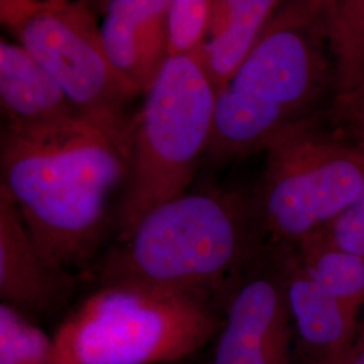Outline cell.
<instances>
[{"label": "cell", "instance_id": "cell-1", "mask_svg": "<svg viewBox=\"0 0 364 364\" xmlns=\"http://www.w3.org/2000/svg\"><path fill=\"white\" fill-rule=\"evenodd\" d=\"M0 185L19 209L41 252L70 273L97 254L108 200L127 158L91 122L42 131L1 126Z\"/></svg>", "mask_w": 364, "mask_h": 364}, {"label": "cell", "instance_id": "cell-2", "mask_svg": "<svg viewBox=\"0 0 364 364\" xmlns=\"http://www.w3.org/2000/svg\"><path fill=\"white\" fill-rule=\"evenodd\" d=\"M269 245L252 193H183L146 213L105 252L99 287L124 285L223 301Z\"/></svg>", "mask_w": 364, "mask_h": 364}, {"label": "cell", "instance_id": "cell-3", "mask_svg": "<svg viewBox=\"0 0 364 364\" xmlns=\"http://www.w3.org/2000/svg\"><path fill=\"white\" fill-rule=\"evenodd\" d=\"M333 95L317 0L281 1L247 58L216 92L205 158L223 164L263 151L279 132L324 112Z\"/></svg>", "mask_w": 364, "mask_h": 364}, {"label": "cell", "instance_id": "cell-4", "mask_svg": "<svg viewBox=\"0 0 364 364\" xmlns=\"http://www.w3.org/2000/svg\"><path fill=\"white\" fill-rule=\"evenodd\" d=\"M218 299L181 291L105 285L53 336L52 364H164L204 348L219 332Z\"/></svg>", "mask_w": 364, "mask_h": 364}, {"label": "cell", "instance_id": "cell-5", "mask_svg": "<svg viewBox=\"0 0 364 364\" xmlns=\"http://www.w3.org/2000/svg\"><path fill=\"white\" fill-rule=\"evenodd\" d=\"M144 95L117 203V237L185 193L213 134L216 90L197 54L169 58Z\"/></svg>", "mask_w": 364, "mask_h": 364}, {"label": "cell", "instance_id": "cell-6", "mask_svg": "<svg viewBox=\"0 0 364 364\" xmlns=\"http://www.w3.org/2000/svg\"><path fill=\"white\" fill-rule=\"evenodd\" d=\"M0 19L81 115L129 161L135 119L130 105L138 92L109 61L90 6L66 0H1Z\"/></svg>", "mask_w": 364, "mask_h": 364}, {"label": "cell", "instance_id": "cell-7", "mask_svg": "<svg viewBox=\"0 0 364 364\" xmlns=\"http://www.w3.org/2000/svg\"><path fill=\"white\" fill-rule=\"evenodd\" d=\"M263 151L252 200L272 245L291 246L321 230L363 185V154L332 129L326 111L279 132Z\"/></svg>", "mask_w": 364, "mask_h": 364}, {"label": "cell", "instance_id": "cell-8", "mask_svg": "<svg viewBox=\"0 0 364 364\" xmlns=\"http://www.w3.org/2000/svg\"><path fill=\"white\" fill-rule=\"evenodd\" d=\"M223 311L208 364H294L279 246L260 251L227 293Z\"/></svg>", "mask_w": 364, "mask_h": 364}, {"label": "cell", "instance_id": "cell-9", "mask_svg": "<svg viewBox=\"0 0 364 364\" xmlns=\"http://www.w3.org/2000/svg\"><path fill=\"white\" fill-rule=\"evenodd\" d=\"M281 250L296 351L305 364H347L360 313L332 296L301 263L293 246Z\"/></svg>", "mask_w": 364, "mask_h": 364}, {"label": "cell", "instance_id": "cell-10", "mask_svg": "<svg viewBox=\"0 0 364 364\" xmlns=\"http://www.w3.org/2000/svg\"><path fill=\"white\" fill-rule=\"evenodd\" d=\"M75 287L69 272L36 245L7 189L0 185V299L28 318L64 306Z\"/></svg>", "mask_w": 364, "mask_h": 364}, {"label": "cell", "instance_id": "cell-11", "mask_svg": "<svg viewBox=\"0 0 364 364\" xmlns=\"http://www.w3.org/2000/svg\"><path fill=\"white\" fill-rule=\"evenodd\" d=\"M170 0H112L100 25L105 52L117 73L146 93L169 61Z\"/></svg>", "mask_w": 364, "mask_h": 364}, {"label": "cell", "instance_id": "cell-12", "mask_svg": "<svg viewBox=\"0 0 364 364\" xmlns=\"http://www.w3.org/2000/svg\"><path fill=\"white\" fill-rule=\"evenodd\" d=\"M0 107L3 126L19 131L52 130L88 120L21 43L4 38L0 39Z\"/></svg>", "mask_w": 364, "mask_h": 364}, {"label": "cell", "instance_id": "cell-13", "mask_svg": "<svg viewBox=\"0 0 364 364\" xmlns=\"http://www.w3.org/2000/svg\"><path fill=\"white\" fill-rule=\"evenodd\" d=\"M281 1L213 0L208 39L197 53L216 92L247 58Z\"/></svg>", "mask_w": 364, "mask_h": 364}, {"label": "cell", "instance_id": "cell-14", "mask_svg": "<svg viewBox=\"0 0 364 364\" xmlns=\"http://www.w3.org/2000/svg\"><path fill=\"white\" fill-rule=\"evenodd\" d=\"M333 69V97L364 84V0H317Z\"/></svg>", "mask_w": 364, "mask_h": 364}, {"label": "cell", "instance_id": "cell-15", "mask_svg": "<svg viewBox=\"0 0 364 364\" xmlns=\"http://www.w3.org/2000/svg\"><path fill=\"white\" fill-rule=\"evenodd\" d=\"M291 246L321 287L356 312L364 309V257L332 247L317 234Z\"/></svg>", "mask_w": 364, "mask_h": 364}, {"label": "cell", "instance_id": "cell-16", "mask_svg": "<svg viewBox=\"0 0 364 364\" xmlns=\"http://www.w3.org/2000/svg\"><path fill=\"white\" fill-rule=\"evenodd\" d=\"M53 340L31 318L0 305V364H52Z\"/></svg>", "mask_w": 364, "mask_h": 364}, {"label": "cell", "instance_id": "cell-17", "mask_svg": "<svg viewBox=\"0 0 364 364\" xmlns=\"http://www.w3.org/2000/svg\"><path fill=\"white\" fill-rule=\"evenodd\" d=\"M213 0H170L168 9L169 55L189 57L207 42Z\"/></svg>", "mask_w": 364, "mask_h": 364}, {"label": "cell", "instance_id": "cell-18", "mask_svg": "<svg viewBox=\"0 0 364 364\" xmlns=\"http://www.w3.org/2000/svg\"><path fill=\"white\" fill-rule=\"evenodd\" d=\"M313 234L332 247L364 257V182L351 203Z\"/></svg>", "mask_w": 364, "mask_h": 364}, {"label": "cell", "instance_id": "cell-19", "mask_svg": "<svg viewBox=\"0 0 364 364\" xmlns=\"http://www.w3.org/2000/svg\"><path fill=\"white\" fill-rule=\"evenodd\" d=\"M326 117L332 129L364 156V84L351 93L333 97Z\"/></svg>", "mask_w": 364, "mask_h": 364}, {"label": "cell", "instance_id": "cell-20", "mask_svg": "<svg viewBox=\"0 0 364 364\" xmlns=\"http://www.w3.org/2000/svg\"><path fill=\"white\" fill-rule=\"evenodd\" d=\"M347 364H364V314L359 320L358 333Z\"/></svg>", "mask_w": 364, "mask_h": 364}]
</instances>
